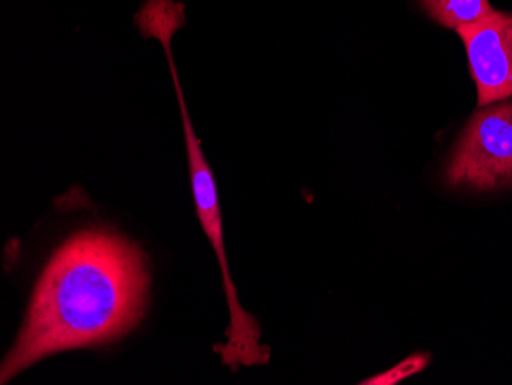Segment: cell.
I'll list each match as a JSON object with an SVG mask.
<instances>
[{
    "mask_svg": "<svg viewBox=\"0 0 512 385\" xmlns=\"http://www.w3.org/2000/svg\"><path fill=\"white\" fill-rule=\"evenodd\" d=\"M148 289V263L137 244L100 229L69 238L43 270L0 381L53 353L126 335L145 315Z\"/></svg>",
    "mask_w": 512,
    "mask_h": 385,
    "instance_id": "cell-1",
    "label": "cell"
},
{
    "mask_svg": "<svg viewBox=\"0 0 512 385\" xmlns=\"http://www.w3.org/2000/svg\"><path fill=\"white\" fill-rule=\"evenodd\" d=\"M421 5L437 24L456 30L496 13L488 0H421Z\"/></svg>",
    "mask_w": 512,
    "mask_h": 385,
    "instance_id": "cell-5",
    "label": "cell"
},
{
    "mask_svg": "<svg viewBox=\"0 0 512 385\" xmlns=\"http://www.w3.org/2000/svg\"><path fill=\"white\" fill-rule=\"evenodd\" d=\"M447 181L477 191L512 185V102L474 114L454 149Z\"/></svg>",
    "mask_w": 512,
    "mask_h": 385,
    "instance_id": "cell-3",
    "label": "cell"
},
{
    "mask_svg": "<svg viewBox=\"0 0 512 385\" xmlns=\"http://www.w3.org/2000/svg\"><path fill=\"white\" fill-rule=\"evenodd\" d=\"M428 364H430V356L425 355V353H416V355L408 356L404 361L399 362L398 366L391 367L387 372L381 373V375L378 376H373V378L367 379V381L361 382V384H398V382L404 381V379L410 378V376L421 373Z\"/></svg>",
    "mask_w": 512,
    "mask_h": 385,
    "instance_id": "cell-6",
    "label": "cell"
},
{
    "mask_svg": "<svg viewBox=\"0 0 512 385\" xmlns=\"http://www.w3.org/2000/svg\"><path fill=\"white\" fill-rule=\"evenodd\" d=\"M188 152L189 172H191L192 192H194L197 215L203 226L204 234L211 241L217 254L218 263L223 270L224 289L230 310V326L227 330V343L215 347L220 353L223 364L232 370L241 366H261L270 359L269 347L261 346V330L258 321L246 312L238 303L237 290L230 277L224 251L223 223H221L220 201H218L217 183L214 172L207 163L197 135L184 139Z\"/></svg>",
    "mask_w": 512,
    "mask_h": 385,
    "instance_id": "cell-2",
    "label": "cell"
},
{
    "mask_svg": "<svg viewBox=\"0 0 512 385\" xmlns=\"http://www.w3.org/2000/svg\"><path fill=\"white\" fill-rule=\"evenodd\" d=\"M467 48L477 105L490 106L512 97V14L494 13L457 28Z\"/></svg>",
    "mask_w": 512,
    "mask_h": 385,
    "instance_id": "cell-4",
    "label": "cell"
}]
</instances>
